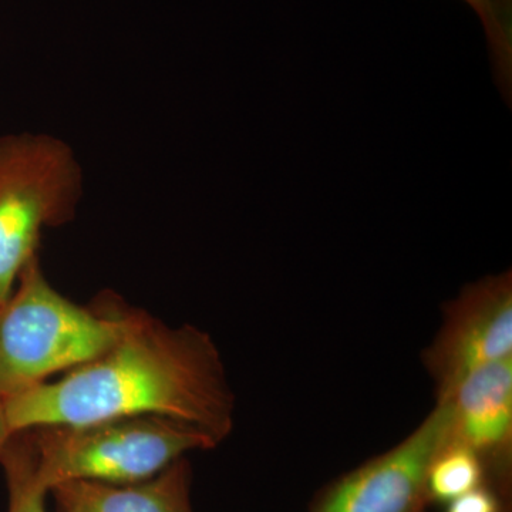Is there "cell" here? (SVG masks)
I'll return each instance as SVG.
<instances>
[{
	"label": "cell",
	"instance_id": "1",
	"mask_svg": "<svg viewBox=\"0 0 512 512\" xmlns=\"http://www.w3.org/2000/svg\"><path fill=\"white\" fill-rule=\"evenodd\" d=\"M3 404L13 433L136 416L183 421L218 444L234 429L235 397L211 336L140 309L106 352Z\"/></svg>",
	"mask_w": 512,
	"mask_h": 512
},
{
	"label": "cell",
	"instance_id": "2",
	"mask_svg": "<svg viewBox=\"0 0 512 512\" xmlns=\"http://www.w3.org/2000/svg\"><path fill=\"white\" fill-rule=\"evenodd\" d=\"M136 311L109 293L93 305H77L49 284L37 256L30 259L0 302V399L100 356L124 335Z\"/></svg>",
	"mask_w": 512,
	"mask_h": 512
},
{
	"label": "cell",
	"instance_id": "3",
	"mask_svg": "<svg viewBox=\"0 0 512 512\" xmlns=\"http://www.w3.org/2000/svg\"><path fill=\"white\" fill-rule=\"evenodd\" d=\"M28 431L37 477L47 491L66 481L141 483L190 451L218 446L197 427L161 416L121 417Z\"/></svg>",
	"mask_w": 512,
	"mask_h": 512
},
{
	"label": "cell",
	"instance_id": "4",
	"mask_svg": "<svg viewBox=\"0 0 512 512\" xmlns=\"http://www.w3.org/2000/svg\"><path fill=\"white\" fill-rule=\"evenodd\" d=\"M82 195L69 144L49 134L0 137V302L37 256L43 229L72 221Z\"/></svg>",
	"mask_w": 512,
	"mask_h": 512
},
{
	"label": "cell",
	"instance_id": "5",
	"mask_svg": "<svg viewBox=\"0 0 512 512\" xmlns=\"http://www.w3.org/2000/svg\"><path fill=\"white\" fill-rule=\"evenodd\" d=\"M453 430V404L436 402L397 446L326 485L309 512H427L431 461Z\"/></svg>",
	"mask_w": 512,
	"mask_h": 512
},
{
	"label": "cell",
	"instance_id": "6",
	"mask_svg": "<svg viewBox=\"0 0 512 512\" xmlns=\"http://www.w3.org/2000/svg\"><path fill=\"white\" fill-rule=\"evenodd\" d=\"M443 312L439 332L423 352L436 402L477 367L512 357L510 269L464 286Z\"/></svg>",
	"mask_w": 512,
	"mask_h": 512
},
{
	"label": "cell",
	"instance_id": "7",
	"mask_svg": "<svg viewBox=\"0 0 512 512\" xmlns=\"http://www.w3.org/2000/svg\"><path fill=\"white\" fill-rule=\"evenodd\" d=\"M439 402L453 404V439L477 453L488 484L511 501L512 357L477 367Z\"/></svg>",
	"mask_w": 512,
	"mask_h": 512
},
{
	"label": "cell",
	"instance_id": "8",
	"mask_svg": "<svg viewBox=\"0 0 512 512\" xmlns=\"http://www.w3.org/2000/svg\"><path fill=\"white\" fill-rule=\"evenodd\" d=\"M191 478L190 463L183 457L141 483L66 481L49 493L56 512H192Z\"/></svg>",
	"mask_w": 512,
	"mask_h": 512
},
{
	"label": "cell",
	"instance_id": "9",
	"mask_svg": "<svg viewBox=\"0 0 512 512\" xmlns=\"http://www.w3.org/2000/svg\"><path fill=\"white\" fill-rule=\"evenodd\" d=\"M484 484L488 477L483 460L460 441H448L431 461L427 477L431 504L446 505Z\"/></svg>",
	"mask_w": 512,
	"mask_h": 512
},
{
	"label": "cell",
	"instance_id": "10",
	"mask_svg": "<svg viewBox=\"0 0 512 512\" xmlns=\"http://www.w3.org/2000/svg\"><path fill=\"white\" fill-rule=\"evenodd\" d=\"M0 464L8 483V512H46L49 491L37 477L35 450L28 430L13 433L0 453Z\"/></svg>",
	"mask_w": 512,
	"mask_h": 512
},
{
	"label": "cell",
	"instance_id": "11",
	"mask_svg": "<svg viewBox=\"0 0 512 512\" xmlns=\"http://www.w3.org/2000/svg\"><path fill=\"white\" fill-rule=\"evenodd\" d=\"M477 13L487 37L495 84L511 106L512 0H464Z\"/></svg>",
	"mask_w": 512,
	"mask_h": 512
},
{
	"label": "cell",
	"instance_id": "12",
	"mask_svg": "<svg viewBox=\"0 0 512 512\" xmlns=\"http://www.w3.org/2000/svg\"><path fill=\"white\" fill-rule=\"evenodd\" d=\"M444 512H511V501L484 484L444 505Z\"/></svg>",
	"mask_w": 512,
	"mask_h": 512
},
{
	"label": "cell",
	"instance_id": "13",
	"mask_svg": "<svg viewBox=\"0 0 512 512\" xmlns=\"http://www.w3.org/2000/svg\"><path fill=\"white\" fill-rule=\"evenodd\" d=\"M12 436L13 431L10 430L8 417H6L5 404H3V400L0 399V453H2L3 448H5L6 443H8Z\"/></svg>",
	"mask_w": 512,
	"mask_h": 512
}]
</instances>
